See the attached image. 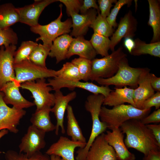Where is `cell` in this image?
Wrapping results in <instances>:
<instances>
[{
	"mask_svg": "<svg viewBox=\"0 0 160 160\" xmlns=\"http://www.w3.org/2000/svg\"><path fill=\"white\" fill-rule=\"evenodd\" d=\"M120 128L126 135L124 142L128 148H133L144 156L152 150H159L160 146L151 130L140 119H132L124 123Z\"/></svg>",
	"mask_w": 160,
	"mask_h": 160,
	"instance_id": "6da1fadb",
	"label": "cell"
},
{
	"mask_svg": "<svg viewBox=\"0 0 160 160\" xmlns=\"http://www.w3.org/2000/svg\"><path fill=\"white\" fill-rule=\"evenodd\" d=\"M151 108L140 109L131 105L122 104L109 109L102 106L100 113L101 121L105 123L107 128L112 130L120 128L127 121L132 119H142L148 116Z\"/></svg>",
	"mask_w": 160,
	"mask_h": 160,
	"instance_id": "7a4b0ae2",
	"label": "cell"
},
{
	"mask_svg": "<svg viewBox=\"0 0 160 160\" xmlns=\"http://www.w3.org/2000/svg\"><path fill=\"white\" fill-rule=\"evenodd\" d=\"M144 68L131 67L127 57H125L120 61L118 70L114 76L107 79L99 78L95 81L102 86L113 85L116 88L128 86L135 89L138 86L140 77Z\"/></svg>",
	"mask_w": 160,
	"mask_h": 160,
	"instance_id": "3957f363",
	"label": "cell"
},
{
	"mask_svg": "<svg viewBox=\"0 0 160 160\" xmlns=\"http://www.w3.org/2000/svg\"><path fill=\"white\" fill-rule=\"evenodd\" d=\"M62 6V4L59 5L60 13L56 19L46 25L39 24L35 26L30 27V30L32 32L40 36L36 39V41L41 40L43 42V44L51 47L53 41L57 38L71 32V19L68 18L63 22L61 20L63 16Z\"/></svg>",
	"mask_w": 160,
	"mask_h": 160,
	"instance_id": "277c9868",
	"label": "cell"
},
{
	"mask_svg": "<svg viewBox=\"0 0 160 160\" xmlns=\"http://www.w3.org/2000/svg\"><path fill=\"white\" fill-rule=\"evenodd\" d=\"M127 55L121 46L108 55L92 60V68L90 80L96 81L99 78L107 79L114 76L117 71L119 63Z\"/></svg>",
	"mask_w": 160,
	"mask_h": 160,
	"instance_id": "5b68a950",
	"label": "cell"
},
{
	"mask_svg": "<svg viewBox=\"0 0 160 160\" xmlns=\"http://www.w3.org/2000/svg\"><path fill=\"white\" fill-rule=\"evenodd\" d=\"M14 82L20 87L22 83L37 79L56 77V71L35 64L27 60L14 64Z\"/></svg>",
	"mask_w": 160,
	"mask_h": 160,
	"instance_id": "8992f818",
	"label": "cell"
},
{
	"mask_svg": "<svg viewBox=\"0 0 160 160\" xmlns=\"http://www.w3.org/2000/svg\"><path fill=\"white\" fill-rule=\"evenodd\" d=\"M20 87L31 92L34 99L33 103L36 106V110L53 106L54 95L50 92L52 90V88L46 82L45 79L24 82L20 84Z\"/></svg>",
	"mask_w": 160,
	"mask_h": 160,
	"instance_id": "52a82bcc",
	"label": "cell"
},
{
	"mask_svg": "<svg viewBox=\"0 0 160 160\" xmlns=\"http://www.w3.org/2000/svg\"><path fill=\"white\" fill-rule=\"evenodd\" d=\"M3 97V94L0 91V131L7 129L17 133L19 132L17 127L26 112L23 109L9 107L4 102Z\"/></svg>",
	"mask_w": 160,
	"mask_h": 160,
	"instance_id": "ba28073f",
	"label": "cell"
},
{
	"mask_svg": "<svg viewBox=\"0 0 160 160\" xmlns=\"http://www.w3.org/2000/svg\"><path fill=\"white\" fill-rule=\"evenodd\" d=\"M45 133L32 125L29 126L19 145V152L30 156L40 151L46 145Z\"/></svg>",
	"mask_w": 160,
	"mask_h": 160,
	"instance_id": "9c48e42d",
	"label": "cell"
},
{
	"mask_svg": "<svg viewBox=\"0 0 160 160\" xmlns=\"http://www.w3.org/2000/svg\"><path fill=\"white\" fill-rule=\"evenodd\" d=\"M49 85L55 91L60 90L63 88L73 89L78 88L85 90L93 94H102L106 97L113 90L108 86H99L92 82H81L79 81H69L57 77L49 79L48 80Z\"/></svg>",
	"mask_w": 160,
	"mask_h": 160,
	"instance_id": "30bf717a",
	"label": "cell"
},
{
	"mask_svg": "<svg viewBox=\"0 0 160 160\" xmlns=\"http://www.w3.org/2000/svg\"><path fill=\"white\" fill-rule=\"evenodd\" d=\"M137 24V20L131 10L121 17L117 29L111 36L110 49L112 52L115 50V46L122 39L128 37L133 38L134 37Z\"/></svg>",
	"mask_w": 160,
	"mask_h": 160,
	"instance_id": "8fae6325",
	"label": "cell"
},
{
	"mask_svg": "<svg viewBox=\"0 0 160 160\" xmlns=\"http://www.w3.org/2000/svg\"><path fill=\"white\" fill-rule=\"evenodd\" d=\"M17 47L10 45L0 48V90L7 82L14 80V56Z\"/></svg>",
	"mask_w": 160,
	"mask_h": 160,
	"instance_id": "7c38bea8",
	"label": "cell"
},
{
	"mask_svg": "<svg viewBox=\"0 0 160 160\" xmlns=\"http://www.w3.org/2000/svg\"><path fill=\"white\" fill-rule=\"evenodd\" d=\"M86 143L74 141L68 137L60 136L58 140L53 143L45 152L47 154L60 156L62 160H75L74 152L77 147L83 148Z\"/></svg>",
	"mask_w": 160,
	"mask_h": 160,
	"instance_id": "4fadbf2b",
	"label": "cell"
},
{
	"mask_svg": "<svg viewBox=\"0 0 160 160\" xmlns=\"http://www.w3.org/2000/svg\"><path fill=\"white\" fill-rule=\"evenodd\" d=\"M56 0H35L33 4L23 7L16 8L20 18L19 22L30 27L38 25L39 17L46 7L57 1Z\"/></svg>",
	"mask_w": 160,
	"mask_h": 160,
	"instance_id": "5bb4252c",
	"label": "cell"
},
{
	"mask_svg": "<svg viewBox=\"0 0 160 160\" xmlns=\"http://www.w3.org/2000/svg\"><path fill=\"white\" fill-rule=\"evenodd\" d=\"M54 104L51 108V112L53 113L57 120L55 125V134L58 135L60 128L61 133L64 134L65 130L64 125V116L69 103L75 99L76 97V91H73L66 95H64L60 90L55 91Z\"/></svg>",
	"mask_w": 160,
	"mask_h": 160,
	"instance_id": "9a60e30c",
	"label": "cell"
},
{
	"mask_svg": "<svg viewBox=\"0 0 160 160\" xmlns=\"http://www.w3.org/2000/svg\"><path fill=\"white\" fill-rule=\"evenodd\" d=\"M86 160H117L114 150L104 138V133L93 142L87 153Z\"/></svg>",
	"mask_w": 160,
	"mask_h": 160,
	"instance_id": "2e32d148",
	"label": "cell"
},
{
	"mask_svg": "<svg viewBox=\"0 0 160 160\" xmlns=\"http://www.w3.org/2000/svg\"><path fill=\"white\" fill-rule=\"evenodd\" d=\"M104 137L114 150L117 160H135V155L128 150L125 144L124 134L120 128L113 129L111 131H107Z\"/></svg>",
	"mask_w": 160,
	"mask_h": 160,
	"instance_id": "e0dca14e",
	"label": "cell"
},
{
	"mask_svg": "<svg viewBox=\"0 0 160 160\" xmlns=\"http://www.w3.org/2000/svg\"><path fill=\"white\" fill-rule=\"evenodd\" d=\"M20 86L14 81L7 83L0 90L3 94V100L7 105L10 104L18 110H23L35 105L33 103L25 98L19 91Z\"/></svg>",
	"mask_w": 160,
	"mask_h": 160,
	"instance_id": "ac0fdd59",
	"label": "cell"
},
{
	"mask_svg": "<svg viewBox=\"0 0 160 160\" xmlns=\"http://www.w3.org/2000/svg\"><path fill=\"white\" fill-rule=\"evenodd\" d=\"M150 70L145 68L139 79L138 86L134 89L133 100L135 107L142 109L144 101L155 93L150 82Z\"/></svg>",
	"mask_w": 160,
	"mask_h": 160,
	"instance_id": "d6986e66",
	"label": "cell"
},
{
	"mask_svg": "<svg viewBox=\"0 0 160 160\" xmlns=\"http://www.w3.org/2000/svg\"><path fill=\"white\" fill-rule=\"evenodd\" d=\"M98 12H99L96 9L92 8L84 14H71L70 16L72 18L73 29L71 32V36L76 38L85 35Z\"/></svg>",
	"mask_w": 160,
	"mask_h": 160,
	"instance_id": "ffe728a7",
	"label": "cell"
},
{
	"mask_svg": "<svg viewBox=\"0 0 160 160\" xmlns=\"http://www.w3.org/2000/svg\"><path fill=\"white\" fill-rule=\"evenodd\" d=\"M74 55L92 60L95 58L97 54L89 41L83 36L73 38L69 47L66 58L69 59Z\"/></svg>",
	"mask_w": 160,
	"mask_h": 160,
	"instance_id": "44dd1931",
	"label": "cell"
},
{
	"mask_svg": "<svg viewBox=\"0 0 160 160\" xmlns=\"http://www.w3.org/2000/svg\"><path fill=\"white\" fill-rule=\"evenodd\" d=\"M114 88L115 90L111 91L105 97L103 105L113 107L127 103L135 107L133 100L134 89L127 86Z\"/></svg>",
	"mask_w": 160,
	"mask_h": 160,
	"instance_id": "7402d4cb",
	"label": "cell"
},
{
	"mask_svg": "<svg viewBox=\"0 0 160 160\" xmlns=\"http://www.w3.org/2000/svg\"><path fill=\"white\" fill-rule=\"evenodd\" d=\"M73 39L71 36L66 34L59 36L53 41L49 56L55 57L56 63L66 58L69 47Z\"/></svg>",
	"mask_w": 160,
	"mask_h": 160,
	"instance_id": "603a6c76",
	"label": "cell"
},
{
	"mask_svg": "<svg viewBox=\"0 0 160 160\" xmlns=\"http://www.w3.org/2000/svg\"><path fill=\"white\" fill-rule=\"evenodd\" d=\"M51 108L46 107L36 110L30 120L31 125L45 133L55 130V125L52 122L50 116Z\"/></svg>",
	"mask_w": 160,
	"mask_h": 160,
	"instance_id": "cb8c5ba5",
	"label": "cell"
},
{
	"mask_svg": "<svg viewBox=\"0 0 160 160\" xmlns=\"http://www.w3.org/2000/svg\"><path fill=\"white\" fill-rule=\"evenodd\" d=\"M148 1L149 13L148 24L152 27L153 32L150 43L160 41V1L148 0Z\"/></svg>",
	"mask_w": 160,
	"mask_h": 160,
	"instance_id": "d4e9b609",
	"label": "cell"
},
{
	"mask_svg": "<svg viewBox=\"0 0 160 160\" xmlns=\"http://www.w3.org/2000/svg\"><path fill=\"white\" fill-rule=\"evenodd\" d=\"M19 21V16L16 8L12 3H5L0 5V28H9Z\"/></svg>",
	"mask_w": 160,
	"mask_h": 160,
	"instance_id": "484cf974",
	"label": "cell"
},
{
	"mask_svg": "<svg viewBox=\"0 0 160 160\" xmlns=\"http://www.w3.org/2000/svg\"><path fill=\"white\" fill-rule=\"evenodd\" d=\"M67 133L71 140L87 143L86 139L74 113L72 106L68 105L67 109Z\"/></svg>",
	"mask_w": 160,
	"mask_h": 160,
	"instance_id": "4316f807",
	"label": "cell"
},
{
	"mask_svg": "<svg viewBox=\"0 0 160 160\" xmlns=\"http://www.w3.org/2000/svg\"><path fill=\"white\" fill-rule=\"evenodd\" d=\"M135 46L130 54L135 56L148 54L160 57V41L146 43L137 38L135 40Z\"/></svg>",
	"mask_w": 160,
	"mask_h": 160,
	"instance_id": "83f0119b",
	"label": "cell"
},
{
	"mask_svg": "<svg viewBox=\"0 0 160 160\" xmlns=\"http://www.w3.org/2000/svg\"><path fill=\"white\" fill-rule=\"evenodd\" d=\"M97 54L102 57L109 55L111 44L110 39L108 37L94 33L89 41Z\"/></svg>",
	"mask_w": 160,
	"mask_h": 160,
	"instance_id": "f1b7e54d",
	"label": "cell"
},
{
	"mask_svg": "<svg viewBox=\"0 0 160 160\" xmlns=\"http://www.w3.org/2000/svg\"><path fill=\"white\" fill-rule=\"evenodd\" d=\"M90 27L93 29L94 33L108 38L112 36L115 31L114 28L108 23L106 18L102 16L100 12H98Z\"/></svg>",
	"mask_w": 160,
	"mask_h": 160,
	"instance_id": "f546056e",
	"label": "cell"
},
{
	"mask_svg": "<svg viewBox=\"0 0 160 160\" xmlns=\"http://www.w3.org/2000/svg\"><path fill=\"white\" fill-rule=\"evenodd\" d=\"M50 50V47L38 44L29 55L28 60L40 66L47 67L46 60Z\"/></svg>",
	"mask_w": 160,
	"mask_h": 160,
	"instance_id": "4dcf8cb0",
	"label": "cell"
},
{
	"mask_svg": "<svg viewBox=\"0 0 160 160\" xmlns=\"http://www.w3.org/2000/svg\"><path fill=\"white\" fill-rule=\"evenodd\" d=\"M56 77L65 80H81L77 67L71 62H67L64 64L60 69L56 71Z\"/></svg>",
	"mask_w": 160,
	"mask_h": 160,
	"instance_id": "1f68e13d",
	"label": "cell"
},
{
	"mask_svg": "<svg viewBox=\"0 0 160 160\" xmlns=\"http://www.w3.org/2000/svg\"><path fill=\"white\" fill-rule=\"evenodd\" d=\"M38 43L33 41L22 42L17 49L15 52L14 56V64H17L28 60V57Z\"/></svg>",
	"mask_w": 160,
	"mask_h": 160,
	"instance_id": "d6a6232c",
	"label": "cell"
},
{
	"mask_svg": "<svg viewBox=\"0 0 160 160\" xmlns=\"http://www.w3.org/2000/svg\"><path fill=\"white\" fill-rule=\"evenodd\" d=\"M4 158L5 160H50L49 155L43 154L40 151L28 156L22 153L9 150L4 153Z\"/></svg>",
	"mask_w": 160,
	"mask_h": 160,
	"instance_id": "836d02e7",
	"label": "cell"
},
{
	"mask_svg": "<svg viewBox=\"0 0 160 160\" xmlns=\"http://www.w3.org/2000/svg\"><path fill=\"white\" fill-rule=\"evenodd\" d=\"M71 62L77 67L81 80L84 82L90 80L92 68V60L79 57L72 60Z\"/></svg>",
	"mask_w": 160,
	"mask_h": 160,
	"instance_id": "e575fe53",
	"label": "cell"
},
{
	"mask_svg": "<svg viewBox=\"0 0 160 160\" xmlns=\"http://www.w3.org/2000/svg\"><path fill=\"white\" fill-rule=\"evenodd\" d=\"M18 42L17 35L12 28H0V47L6 48L10 45H15Z\"/></svg>",
	"mask_w": 160,
	"mask_h": 160,
	"instance_id": "d590c367",
	"label": "cell"
},
{
	"mask_svg": "<svg viewBox=\"0 0 160 160\" xmlns=\"http://www.w3.org/2000/svg\"><path fill=\"white\" fill-rule=\"evenodd\" d=\"M132 1V0H119L117 1L106 18L107 22L113 28L117 27L118 24L116 21V17L120 9L125 5L128 7H130Z\"/></svg>",
	"mask_w": 160,
	"mask_h": 160,
	"instance_id": "8d00e7d4",
	"label": "cell"
},
{
	"mask_svg": "<svg viewBox=\"0 0 160 160\" xmlns=\"http://www.w3.org/2000/svg\"><path fill=\"white\" fill-rule=\"evenodd\" d=\"M58 1L63 4L66 8L68 16H70L72 13H78L82 5L81 1L79 0H59Z\"/></svg>",
	"mask_w": 160,
	"mask_h": 160,
	"instance_id": "74e56055",
	"label": "cell"
},
{
	"mask_svg": "<svg viewBox=\"0 0 160 160\" xmlns=\"http://www.w3.org/2000/svg\"><path fill=\"white\" fill-rule=\"evenodd\" d=\"M154 106L156 110L160 107V92H157L148 98L143 102L142 109L151 108Z\"/></svg>",
	"mask_w": 160,
	"mask_h": 160,
	"instance_id": "f35d334b",
	"label": "cell"
},
{
	"mask_svg": "<svg viewBox=\"0 0 160 160\" xmlns=\"http://www.w3.org/2000/svg\"><path fill=\"white\" fill-rule=\"evenodd\" d=\"M117 0H98V7L101 15L106 18L110 13L111 8L113 6V4H115Z\"/></svg>",
	"mask_w": 160,
	"mask_h": 160,
	"instance_id": "ab89813d",
	"label": "cell"
},
{
	"mask_svg": "<svg viewBox=\"0 0 160 160\" xmlns=\"http://www.w3.org/2000/svg\"><path fill=\"white\" fill-rule=\"evenodd\" d=\"M140 120L141 123L145 125L151 123H159L160 109L156 110L151 114L142 119Z\"/></svg>",
	"mask_w": 160,
	"mask_h": 160,
	"instance_id": "60d3db41",
	"label": "cell"
},
{
	"mask_svg": "<svg viewBox=\"0 0 160 160\" xmlns=\"http://www.w3.org/2000/svg\"><path fill=\"white\" fill-rule=\"evenodd\" d=\"M93 8L96 9L98 12H100L98 6L95 0H84L81 6L80 11L81 14L86 13L89 9Z\"/></svg>",
	"mask_w": 160,
	"mask_h": 160,
	"instance_id": "b9f144b4",
	"label": "cell"
},
{
	"mask_svg": "<svg viewBox=\"0 0 160 160\" xmlns=\"http://www.w3.org/2000/svg\"><path fill=\"white\" fill-rule=\"evenodd\" d=\"M146 125L151 130L158 145L160 146V124H148Z\"/></svg>",
	"mask_w": 160,
	"mask_h": 160,
	"instance_id": "7bdbcfd3",
	"label": "cell"
},
{
	"mask_svg": "<svg viewBox=\"0 0 160 160\" xmlns=\"http://www.w3.org/2000/svg\"><path fill=\"white\" fill-rule=\"evenodd\" d=\"M150 82L154 91L160 92V78L157 77L154 74L150 73Z\"/></svg>",
	"mask_w": 160,
	"mask_h": 160,
	"instance_id": "ee69618b",
	"label": "cell"
},
{
	"mask_svg": "<svg viewBox=\"0 0 160 160\" xmlns=\"http://www.w3.org/2000/svg\"><path fill=\"white\" fill-rule=\"evenodd\" d=\"M142 160H160L159 150H152L144 156Z\"/></svg>",
	"mask_w": 160,
	"mask_h": 160,
	"instance_id": "f6af8a7d",
	"label": "cell"
},
{
	"mask_svg": "<svg viewBox=\"0 0 160 160\" xmlns=\"http://www.w3.org/2000/svg\"><path fill=\"white\" fill-rule=\"evenodd\" d=\"M124 46L127 50L129 53H130L135 46V41L132 38L128 37L124 38Z\"/></svg>",
	"mask_w": 160,
	"mask_h": 160,
	"instance_id": "bcb514c9",
	"label": "cell"
},
{
	"mask_svg": "<svg viewBox=\"0 0 160 160\" xmlns=\"http://www.w3.org/2000/svg\"><path fill=\"white\" fill-rule=\"evenodd\" d=\"M8 131L7 129H3L0 131V139L3 136L7 135L8 133Z\"/></svg>",
	"mask_w": 160,
	"mask_h": 160,
	"instance_id": "7dc6e473",
	"label": "cell"
},
{
	"mask_svg": "<svg viewBox=\"0 0 160 160\" xmlns=\"http://www.w3.org/2000/svg\"><path fill=\"white\" fill-rule=\"evenodd\" d=\"M50 157V160H62L60 157L57 156L51 155Z\"/></svg>",
	"mask_w": 160,
	"mask_h": 160,
	"instance_id": "c3c4849f",
	"label": "cell"
}]
</instances>
